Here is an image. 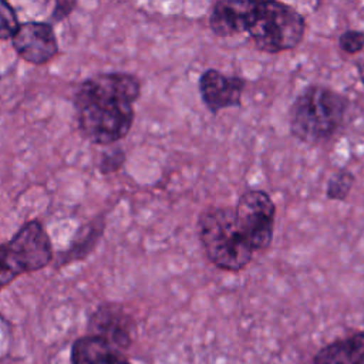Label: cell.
Returning <instances> with one entry per match:
<instances>
[{
	"label": "cell",
	"instance_id": "6da1fadb",
	"mask_svg": "<svg viewBox=\"0 0 364 364\" xmlns=\"http://www.w3.org/2000/svg\"><path fill=\"white\" fill-rule=\"evenodd\" d=\"M139 94V80L128 73H104L85 80L74 97L82 135L98 145H111L127 136Z\"/></svg>",
	"mask_w": 364,
	"mask_h": 364
},
{
	"label": "cell",
	"instance_id": "7a4b0ae2",
	"mask_svg": "<svg viewBox=\"0 0 364 364\" xmlns=\"http://www.w3.org/2000/svg\"><path fill=\"white\" fill-rule=\"evenodd\" d=\"M348 104V98L338 91L318 84L307 85L289 109L291 135L309 145L331 141L344 125Z\"/></svg>",
	"mask_w": 364,
	"mask_h": 364
},
{
	"label": "cell",
	"instance_id": "3957f363",
	"mask_svg": "<svg viewBox=\"0 0 364 364\" xmlns=\"http://www.w3.org/2000/svg\"><path fill=\"white\" fill-rule=\"evenodd\" d=\"M198 237L212 264L225 272H240L252 260V249L239 226L233 206H209L198 218Z\"/></svg>",
	"mask_w": 364,
	"mask_h": 364
},
{
	"label": "cell",
	"instance_id": "277c9868",
	"mask_svg": "<svg viewBox=\"0 0 364 364\" xmlns=\"http://www.w3.org/2000/svg\"><path fill=\"white\" fill-rule=\"evenodd\" d=\"M306 31V20L291 6L274 1H255L246 33L255 47L267 54L296 48Z\"/></svg>",
	"mask_w": 364,
	"mask_h": 364
},
{
	"label": "cell",
	"instance_id": "5b68a950",
	"mask_svg": "<svg viewBox=\"0 0 364 364\" xmlns=\"http://www.w3.org/2000/svg\"><path fill=\"white\" fill-rule=\"evenodd\" d=\"M236 220L255 252L272 245L276 219V205L272 196L262 189L243 192L233 206Z\"/></svg>",
	"mask_w": 364,
	"mask_h": 364
},
{
	"label": "cell",
	"instance_id": "8992f818",
	"mask_svg": "<svg viewBox=\"0 0 364 364\" xmlns=\"http://www.w3.org/2000/svg\"><path fill=\"white\" fill-rule=\"evenodd\" d=\"M4 245L21 274L43 269L53 257L50 237L37 220L23 225Z\"/></svg>",
	"mask_w": 364,
	"mask_h": 364
},
{
	"label": "cell",
	"instance_id": "52a82bcc",
	"mask_svg": "<svg viewBox=\"0 0 364 364\" xmlns=\"http://www.w3.org/2000/svg\"><path fill=\"white\" fill-rule=\"evenodd\" d=\"M245 87V78L226 75L216 68H206L198 80L202 102L213 115L222 109L240 107Z\"/></svg>",
	"mask_w": 364,
	"mask_h": 364
},
{
	"label": "cell",
	"instance_id": "ba28073f",
	"mask_svg": "<svg viewBox=\"0 0 364 364\" xmlns=\"http://www.w3.org/2000/svg\"><path fill=\"white\" fill-rule=\"evenodd\" d=\"M16 53L27 63L41 65L54 58L58 51L57 38L48 23L27 21L18 26L11 37Z\"/></svg>",
	"mask_w": 364,
	"mask_h": 364
},
{
	"label": "cell",
	"instance_id": "9c48e42d",
	"mask_svg": "<svg viewBox=\"0 0 364 364\" xmlns=\"http://www.w3.org/2000/svg\"><path fill=\"white\" fill-rule=\"evenodd\" d=\"M90 326L94 336L104 338L121 353L132 343L134 320L119 306L104 304L98 307L91 317Z\"/></svg>",
	"mask_w": 364,
	"mask_h": 364
},
{
	"label": "cell",
	"instance_id": "30bf717a",
	"mask_svg": "<svg viewBox=\"0 0 364 364\" xmlns=\"http://www.w3.org/2000/svg\"><path fill=\"white\" fill-rule=\"evenodd\" d=\"M255 7L250 0H219L212 6L209 27L218 37H232L246 33Z\"/></svg>",
	"mask_w": 364,
	"mask_h": 364
},
{
	"label": "cell",
	"instance_id": "8fae6325",
	"mask_svg": "<svg viewBox=\"0 0 364 364\" xmlns=\"http://www.w3.org/2000/svg\"><path fill=\"white\" fill-rule=\"evenodd\" d=\"M70 357L71 364H131L121 351L94 334L77 338Z\"/></svg>",
	"mask_w": 364,
	"mask_h": 364
},
{
	"label": "cell",
	"instance_id": "7c38bea8",
	"mask_svg": "<svg viewBox=\"0 0 364 364\" xmlns=\"http://www.w3.org/2000/svg\"><path fill=\"white\" fill-rule=\"evenodd\" d=\"M313 364H364V331L326 344L313 355Z\"/></svg>",
	"mask_w": 364,
	"mask_h": 364
},
{
	"label": "cell",
	"instance_id": "4fadbf2b",
	"mask_svg": "<svg viewBox=\"0 0 364 364\" xmlns=\"http://www.w3.org/2000/svg\"><path fill=\"white\" fill-rule=\"evenodd\" d=\"M102 230H104V223H101V220L97 223V226L90 225V226L82 228L80 235L77 237H74L70 250H67V257L63 262L81 259L85 255H88L91 252L94 243L100 239Z\"/></svg>",
	"mask_w": 364,
	"mask_h": 364
},
{
	"label": "cell",
	"instance_id": "5bb4252c",
	"mask_svg": "<svg viewBox=\"0 0 364 364\" xmlns=\"http://www.w3.org/2000/svg\"><path fill=\"white\" fill-rule=\"evenodd\" d=\"M354 181V173L350 169L343 168L333 172L326 185V196L331 200H346Z\"/></svg>",
	"mask_w": 364,
	"mask_h": 364
},
{
	"label": "cell",
	"instance_id": "9a60e30c",
	"mask_svg": "<svg viewBox=\"0 0 364 364\" xmlns=\"http://www.w3.org/2000/svg\"><path fill=\"white\" fill-rule=\"evenodd\" d=\"M18 26L20 24L13 7L7 1L0 0V40L11 38Z\"/></svg>",
	"mask_w": 364,
	"mask_h": 364
},
{
	"label": "cell",
	"instance_id": "2e32d148",
	"mask_svg": "<svg viewBox=\"0 0 364 364\" xmlns=\"http://www.w3.org/2000/svg\"><path fill=\"white\" fill-rule=\"evenodd\" d=\"M21 272L13 262L6 245H0V290L10 284Z\"/></svg>",
	"mask_w": 364,
	"mask_h": 364
},
{
	"label": "cell",
	"instance_id": "e0dca14e",
	"mask_svg": "<svg viewBox=\"0 0 364 364\" xmlns=\"http://www.w3.org/2000/svg\"><path fill=\"white\" fill-rule=\"evenodd\" d=\"M338 47L350 55L358 54L364 48V33L360 30H346L338 37Z\"/></svg>",
	"mask_w": 364,
	"mask_h": 364
},
{
	"label": "cell",
	"instance_id": "ac0fdd59",
	"mask_svg": "<svg viewBox=\"0 0 364 364\" xmlns=\"http://www.w3.org/2000/svg\"><path fill=\"white\" fill-rule=\"evenodd\" d=\"M125 162V154L122 149L117 148L108 154H104L101 158V164H100V171L102 173H111L118 171L122 164Z\"/></svg>",
	"mask_w": 364,
	"mask_h": 364
},
{
	"label": "cell",
	"instance_id": "d6986e66",
	"mask_svg": "<svg viewBox=\"0 0 364 364\" xmlns=\"http://www.w3.org/2000/svg\"><path fill=\"white\" fill-rule=\"evenodd\" d=\"M75 1H57L55 6H54V10H53V14H51V18L54 21H60L63 18H65L71 11L75 7Z\"/></svg>",
	"mask_w": 364,
	"mask_h": 364
},
{
	"label": "cell",
	"instance_id": "ffe728a7",
	"mask_svg": "<svg viewBox=\"0 0 364 364\" xmlns=\"http://www.w3.org/2000/svg\"><path fill=\"white\" fill-rule=\"evenodd\" d=\"M357 71H358V77H360V80H361V82L364 85V60L357 64Z\"/></svg>",
	"mask_w": 364,
	"mask_h": 364
}]
</instances>
